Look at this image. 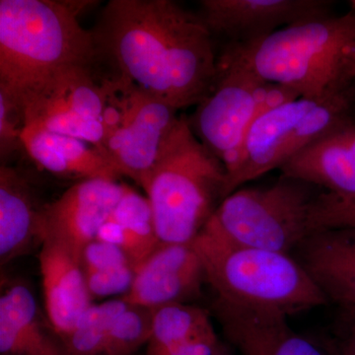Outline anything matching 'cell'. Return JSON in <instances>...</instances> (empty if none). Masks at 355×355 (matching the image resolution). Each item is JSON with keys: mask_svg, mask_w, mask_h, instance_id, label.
<instances>
[{"mask_svg": "<svg viewBox=\"0 0 355 355\" xmlns=\"http://www.w3.org/2000/svg\"><path fill=\"white\" fill-rule=\"evenodd\" d=\"M127 184L105 179L78 181L53 202L39 210L40 242L46 238L62 242L76 256L94 241L112 216Z\"/></svg>", "mask_w": 355, "mask_h": 355, "instance_id": "obj_11", "label": "cell"}, {"mask_svg": "<svg viewBox=\"0 0 355 355\" xmlns=\"http://www.w3.org/2000/svg\"><path fill=\"white\" fill-rule=\"evenodd\" d=\"M329 349L334 355H355V319L345 320V327Z\"/></svg>", "mask_w": 355, "mask_h": 355, "instance_id": "obj_30", "label": "cell"}, {"mask_svg": "<svg viewBox=\"0 0 355 355\" xmlns=\"http://www.w3.org/2000/svg\"><path fill=\"white\" fill-rule=\"evenodd\" d=\"M315 186L284 176L266 188L238 189L227 196L202 232L236 246L288 254L311 234Z\"/></svg>", "mask_w": 355, "mask_h": 355, "instance_id": "obj_6", "label": "cell"}, {"mask_svg": "<svg viewBox=\"0 0 355 355\" xmlns=\"http://www.w3.org/2000/svg\"><path fill=\"white\" fill-rule=\"evenodd\" d=\"M227 171L180 116L142 189L161 245L191 244L223 200Z\"/></svg>", "mask_w": 355, "mask_h": 355, "instance_id": "obj_4", "label": "cell"}, {"mask_svg": "<svg viewBox=\"0 0 355 355\" xmlns=\"http://www.w3.org/2000/svg\"><path fill=\"white\" fill-rule=\"evenodd\" d=\"M299 263L340 308L345 320L355 319V226L316 231L297 247Z\"/></svg>", "mask_w": 355, "mask_h": 355, "instance_id": "obj_14", "label": "cell"}, {"mask_svg": "<svg viewBox=\"0 0 355 355\" xmlns=\"http://www.w3.org/2000/svg\"><path fill=\"white\" fill-rule=\"evenodd\" d=\"M88 1H0V95L22 116L60 76L102 60L78 15ZM23 119V116H22Z\"/></svg>", "mask_w": 355, "mask_h": 355, "instance_id": "obj_2", "label": "cell"}, {"mask_svg": "<svg viewBox=\"0 0 355 355\" xmlns=\"http://www.w3.org/2000/svg\"><path fill=\"white\" fill-rule=\"evenodd\" d=\"M21 142L29 157L42 169L58 177L78 181L105 179L118 181L120 175L95 147L83 140L25 125Z\"/></svg>", "mask_w": 355, "mask_h": 355, "instance_id": "obj_17", "label": "cell"}, {"mask_svg": "<svg viewBox=\"0 0 355 355\" xmlns=\"http://www.w3.org/2000/svg\"><path fill=\"white\" fill-rule=\"evenodd\" d=\"M92 32L116 76L179 111L197 106L216 85L214 36L176 2L111 0Z\"/></svg>", "mask_w": 355, "mask_h": 355, "instance_id": "obj_1", "label": "cell"}, {"mask_svg": "<svg viewBox=\"0 0 355 355\" xmlns=\"http://www.w3.org/2000/svg\"><path fill=\"white\" fill-rule=\"evenodd\" d=\"M214 311L229 342L242 355H334L292 330L277 311L231 304L217 299Z\"/></svg>", "mask_w": 355, "mask_h": 355, "instance_id": "obj_13", "label": "cell"}, {"mask_svg": "<svg viewBox=\"0 0 355 355\" xmlns=\"http://www.w3.org/2000/svg\"><path fill=\"white\" fill-rule=\"evenodd\" d=\"M198 16L225 44L253 43L282 28L331 15L327 0H202Z\"/></svg>", "mask_w": 355, "mask_h": 355, "instance_id": "obj_10", "label": "cell"}, {"mask_svg": "<svg viewBox=\"0 0 355 355\" xmlns=\"http://www.w3.org/2000/svg\"><path fill=\"white\" fill-rule=\"evenodd\" d=\"M350 3H352V9H354V10H355V0H352V1L350 2Z\"/></svg>", "mask_w": 355, "mask_h": 355, "instance_id": "obj_32", "label": "cell"}, {"mask_svg": "<svg viewBox=\"0 0 355 355\" xmlns=\"http://www.w3.org/2000/svg\"><path fill=\"white\" fill-rule=\"evenodd\" d=\"M301 97L302 96L297 91L289 86L265 80L259 90L256 119L296 101Z\"/></svg>", "mask_w": 355, "mask_h": 355, "instance_id": "obj_28", "label": "cell"}, {"mask_svg": "<svg viewBox=\"0 0 355 355\" xmlns=\"http://www.w3.org/2000/svg\"><path fill=\"white\" fill-rule=\"evenodd\" d=\"M128 306L123 297L91 305L60 338L64 355H102L116 319Z\"/></svg>", "mask_w": 355, "mask_h": 355, "instance_id": "obj_22", "label": "cell"}, {"mask_svg": "<svg viewBox=\"0 0 355 355\" xmlns=\"http://www.w3.org/2000/svg\"><path fill=\"white\" fill-rule=\"evenodd\" d=\"M263 83L246 62L224 48L218 57L216 85L188 118L196 137L226 168L227 179L241 161Z\"/></svg>", "mask_w": 355, "mask_h": 355, "instance_id": "obj_8", "label": "cell"}, {"mask_svg": "<svg viewBox=\"0 0 355 355\" xmlns=\"http://www.w3.org/2000/svg\"><path fill=\"white\" fill-rule=\"evenodd\" d=\"M214 331L209 313L203 308L188 303L154 308L153 331L146 354L162 352Z\"/></svg>", "mask_w": 355, "mask_h": 355, "instance_id": "obj_21", "label": "cell"}, {"mask_svg": "<svg viewBox=\"0 0 355 355\" xmlns=\"http://www.w3.org/2000/svg\"><path fill=\"white\" fill-rule=\"evenodd\" d=\"M29 182L20 171L0 167V263L6 266L40 243L38 216Z\"/></svg>", "mask_w": 355, "mask_h": 355, "instance_id": "obj_19", "label": "cell"}, {"mask_svg": "<svg viewBox=\"0 0 355 355\" xmlns=\"http://www.w3.org/2000/svg\"><path fill=\"white\" fill-rule=\"evenodd\" d=\"M203 282L205 266L193 243L161 245L137 268L132 288L123 298L150 309L188 303L200 295Z\"/></svg>", "mask_w": 355, "mask_h": 355, "instance_id": "obj_12", "label": "cell"}, {"mask_svg": "<svg viewBox=\"0 0 355 355\" xmlns=\"http://www.w3.org/2000/svg\"><path fill=\"white\" fill-rule=\"evenodd\" d=\"M24 121L19 112L4 96L0 95V153L1 157L22 146L21 133Z\"/></svg>", "mask_w": 355, "mask_h": 355, "instance_id": "obj_27", "label": "cell"}, {"mask_svg": "<svg viewBox=\"0 0 355 355\" xmlns=\"http://www.w3.org/2000/svg\"><path fill=\"white\" fill-rule=\"evenodd\" d=\"M263 80L302 97H323L355 84V10L287 26L266 38L225 44Z\"/></svg>", "mask_w": 355, "mask_h": 355, "instance_id": "obj_3", "label": "cell"}, {"mask_svg": "<svg viewBox=\"0 0 355 355\" xmlns=\"http://www.w3.org/2000/svg\"><path fill=\"white\" fill-rule=\"evenodd\" d=\"M178 112L128 83L125 120L105 140L103 155L121 177L142 188L180 120Z\"/></svg>", "mask_w": 355, "mask_h": 355, "instance_id": "obj_9", "label": "cell"}, {"mask_svg": "<svg viewBox=\"0 0 355 355\" xmlns=\"http://www.w3.org/2000/svg\"><path fill=\"white\" fill-rule=\"evenodd\" d=\"M153 309L128 303L116 319L102 355H133L148 343L153 331Z\"/></svg>", "mask_w": 355, "mask_h": 355, "instance_id": "obj_23", "label": "cell"}, {"mask_svg": "<svg viewBox=\"0 0 355 355\" xmlns=\"http://www.w3.org/2000/svg\"><path fill=\"white\" fill-rule=\"evenodd\" d=\"M0 355H64L55 331L42 319L31 289L20 282L0 296Z\"/></svg>", "mask_w": 355, "mask_h": 355, "instance_id": "obj_18", "label": "cell"}, {"mask_svg": "<svg viewBox=\"0 0 355 355\" xmlns=\"http://www.w3.org/2000/svg\"><path fill=\"white\" fill-rule=\"evenodd\" d=\"M207 282L231 304L296 314L328 303L310 275L289 254L236 246L200 232L193 241Z\"/></svg>", "mask_w": 355, "mask_h": 355, "instance_id": "obj_5", "label": "cell"}, {"mask_svg": "<svg viewBox=\"0 0 355 355\" xmlns=\"http://www.w3.org/2000/svg\"><path fill=\"white\" fill-rule=\"evenodd\" d=\"M135 275L137 268L132 265L84 273L93 300L123 293L125 295L132 288Z\"/></svg>", "mask_w": 355, "mask_h": 355, "instance_id": "obj_25", "label": "cell"}, {"mask_svg": "<svg viewBox=\"0 0 355 355\" xmlns=\"http://www.w3.org/2000/svg\"><path fill=\"white\" fill-rule=\"evenodd\" d=\"M96 239L121 248L137 270L161 246L148 198L128 187Z\"/></svg>", "mask_w": 355, "mask_h": 355, "instance_id": "obj_20", "label": "cell"}, {"mask_svg": "<svg viewBox=\"0 0 355 355\" xmlns=\"http://www.w3.org/2000/svg\"><path fill=\"white\" fill-rule=\"evenodd\" d=\"M216 355H232L229 352V350L224 347L223 345H221L220 349H218V352H216Z\"/></svg>", "mask_w": 355, "mask_h": 355, "instance_id": "obj_31", "label": "cell"}, {"mask_svg": "<svg viewBox=\"0 0 355 355\" xmlns=\"http://www.w3.org/2000/svg\"><path fill=\"white\" fill-rule=\"evenodd\" d=\"M280 171L336 197L355 198V120L318 139Z\"/></svg>", "mask_w": 355, "mask_h": 355, "instance_id": "obj_16", "label": "cell"}, {"mask_svg": "<svg viewBox=\"0 0 355 355\" xmlns=\"http://www.w3.org/2000/svg\"><path fill=\"white\" fill-rule=\"evenodd\" d=\"M355 120V84L323 97H301L259 116L250 128L241 161L224 198L288 161L318 139ZM223 198V200H224Z\"/></svg>", "mask_w": 355, "mask_h": 355, "instance_id": "obj_7", "label": "cell"}, {"mask_svg": "<svg viewBox=\"0 0 355 355\" xmlns=\"http://www.w3.org/2000/svg\"><path fill=\"white\" fill-rule=\"evenodd\" d=\"M39 254L44 309L58 340L67 336L93 304L78 257L57 240L46 238Z\"/></svg>", "mask_w": 355, "mask_h": 355, "instance_id": "obj_15", "label": "cell"}, {"mask_svg": "<svg viewBox=\"0 0 355 355\" xmlns=\"http://www.w3.org/2000/svg\"><path fill=\"white\" fill-rule=\"evenodd\" d=\"M311 234L319 230L355 226V198L323 191L315 198L310 214Z\"/></svg>", "mask_w": 355, "mask_h": 355, "instance_id": "obj_24", "label": "cell"}, {"mask_svg": "<svg viewBox=\"0 0 355 355\" xmlns=\"http://www.w3.org/2000/svg\"><path fill=\"white\" fill-rule=\"evenodd\" d=\"M222 343L219 342L216 331L207 336L193 338L188 342L175 345L162 352L146 355H216L220 349Z\"/></svg>", "mask_w": 355, "mask_h": 355, "instance_id": "obj_29", "label": "cell"}, {"mask_svg": "<svg viewBox=\"0 0 355 355\" xmlns=\"http://www.w3.org/2000/svg\"><path fill=\"white\" fill-rule=\"evenodd\" d=\"M79 261L84 273L123 266H135L128 254L121 248L98 239L89 243L87 246L84 248L79 256Z\"/></svg>", "mask_w": 355, "mask_h": 355, "instance_id": "obj_26", "label": "cell"}]
</instances>
